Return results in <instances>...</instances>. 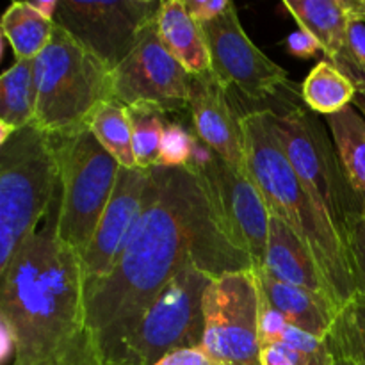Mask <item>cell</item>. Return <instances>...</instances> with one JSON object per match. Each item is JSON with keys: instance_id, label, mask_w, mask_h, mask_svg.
<instances>
[{"instance_id": "obj_1", "label": "cell", "mask_w": 365, "mask_h": 365, "mask_svg": "<svg viewBox=\"0 0 365 365\" xmlns=\"http://www.w3.org/2000/svg\"><path fill=\"white\" fill-rule=\"evenodd\" d=\"M150 170L145 209L123 253L106 278L86 287L88 327L103 362L160 291L187 267L198 266L212 277L255 269L223 234L187 166Z\"/></svg>"}, {"instance_id": "obj_2", "label": "cell", "mask_w": 365, "mask_h": 365, "mask_svg": "<svg viewBox=\"0 0 365 365\" xmlns=\"http://www.w3.org/2000/svg\"><path fill=\"white\" fill-rule=\"evenodd\" d=\"M56 210L0 273L9 365H106L88 327L81 257L57 239Z\"/></svg>"}, {"instance_id": "obj_3", "label": "cell", "mask_w": 365, "mask_h": 365, "mask_svg": "<svg viewBox=\"0 0 365 365\" xmlns=\"http://www.w3.org/2000/svg\"><path fill=\"white\" fill-rule=\"evenodd\" d=\"M241 128L248 177L262 195L269 216L287 225L310 250L341 310L356 292L348 250L317 216L274 132L273 113L259 109L241 114Z\"/></svg>"}, {"instance_id": "obj_4", "label": "cell", "mask_w": 365, "mask_h": 365, "mask_svg": "<svg viewBox=\"0 0 365 365\" xmlns=\"http://www.w3.org/2000/svg\"><path fill=\"white\" fill-rule=\"evenodd\" d=\"M61 175L52 135L36 125L0 141V273L48 220L59 200Z\"/></svg>"}, {"instance_id": "obj_5", "label": "cell", "mask_w": 365, "mask_h": 365, "mask_svg": "<svg viewBox=\"0 0 365 365\" xmlns=\"http://www.w3.org/2000/svg\"><path fill=\"white\" fill-rule=\"evenodd\" d=\"M34 71V125L52 138L89 127L96 110L113 100V70L57 24Z\"/></svg>"}, {"instance_id": "obj_6", "label": "cell", "mask_w": 365, "mask_h": 365, "mask_svg": "<svg viewBox=\"0 0 365 365\" xmlns=\"http://www.w3.org/2000/svg\"><path fill=\"white\" fill-rule=\"evenodd\" d=\"M210 273L191 266L173 278L130 330L114 344L107 365H155L180 349L202 348L205 337L203 296Z\"/></svg>"}, {"instance_id": "obj_7", "label": "cell", "mask_w": 365, "mask_h": 365, "mask_svg": "<svg viewBox=\"0 0 365 365\" xmlns=\"http://www.w3.org/2000/svg\"><path fill=\"white\" fill-rule=\"evenodd\" d=\"M280 145L324 227L346 246L349 217L362 212V198L346 178L327 128L303 107L271 109Z\"/></svg>"}, {"instance_id": "obj_8", "label": "cell", "mask_w": 365, "mask_h": 365, "mask_svg": "<svg viewBox=\"0 0 365 365\" xmlns=\"http://www.w3.org/2000/svg\"><path fill=\"white\" fill-rule=\"evenodd\" d=\"M53 143L61 175L56 235L82 259L109 205L121 166L89 127L57 135Z\"/></svg>"}, {"instance_id": "obj_9", "label": "cell", "mask_w": 365, "mask_h": 365, "mask_svg": "<svg viewBox=\"0 0 365 365\" xmlns=\"http://www.w3.org/2000/svg\"><path fill=\"white\" fill-rule=\"evenodd\" d=\"M187 168L198 178L223 234L250 257L255 269H262L271 216L252 178L232 170L196 134Z\"/></svg>"}, {"instance_id": "obj_10", "label": "cell", "mask_w": 365, "mask_h": 365, "mask_svg": "<svg viewBox=\"0 0 365 365\" xmlns=\"http://www.w3.org/2000/svg\"><path fill=\"white\" fill-rule=\"evenodd\" d=\"M202 348L221 365H260V289L255 269L212 278L203 296Z\"/></svg>"}, {"instance_id": "obj_11", "label": "cell", "mask_w": 365, "mask_h": 365, "mask_svg": "<svg viewBox=\"0 0 365 365\" xmlns=\"http://www.w3.org/2000/svg\"><path fill=\"white\" fill-rule=\"evenodd\" d=\"M160 4L157 0H59L53 21L114 70L132 52L143 31L155 24Z\"/></svg>"}, {"instance_id": "obj_12", "label": "cell", "mask_w": 365, "mask_h": 365, "mask_svg": "<svg viewBox=\"0 0 365 365\" xmlns=\"http://www.w3.org/2000/svg\"><path fill=\"white\" fill-rule=\"evenodd\" d=\"M191 84L192 75L166 48L155 21L113 70V100L125 107L146 103L166 114L178 113L189 109Z\"/></svg>"}, {"instance_id": "obj_13", "label": "cell", "mask_w": 365, "mask_h": 365, "mask_svg": "<svg viewBox=\"0 0 365 365\" xmlns=\"http://www.w3.org/2000/svg\"><path fill=\"white\" fill-rule=\"evenodd\" d=\"M212 73L227 89L235 88L252 102L274 96L289 84L285 68L271 61L242 29L235 4L209 24H202Z\"/></svg>"}, {"instance_id": "obj_14", "label": "cell", "mask_w": 365, "mask_h": 365, "mask_svg": "<svg viewBox=\"0 0 365 365\" xmlns=\"http://www.w3.org/2000/svg\"><path fill=\"white\" fill-rule=\"evenodd\" d=\"M150 177L152 170H120L109 205L81 259L86 287L106 278L123 253L128 237L145 209Z\"/></svg>"}, {"instance_id": "obj_15", "label": "cell", "mask_w": 365, "mask_h": 365, "mask_svg": "<svg viewBox=\"0 0 365 365\" xmlns=\"http://www.w3.org/2000/svg\"><path fill=\"white\" fill-rule=\"evenodd\" d=\"M189 113L196 138L214 150L232 170L248 175L241 116L232 107L228 89L212 71L192 77Z\"/></svg>"}, {"instance_id": "obj_16", "label": "cell", "mask_w": 365, "mask_h": 365, "mask_svg": "<svg viewBox=\"0 0 365 365\" xmlns=\"http://www.w3.org/2000/svg\"><path fill=\"white\" fill-rule=\"evenodd\" d=\"M299 29L321 45L327 61L337 66L353 20H365V0H285Z\"/></svg>"}, {"instance_id": "obj_17", "label": "cell", "mask_w": 365, "mask_h": 365, "mask_svg": "<svg viewBox=\"0 0 365 365\" xmlns=\"http://www.w3.org/2000/svg\"><path fill=\"white\" fill-rule=\"evenodd\" d=\"M262 271L277 280L309 289L335 303L323 271L319 269L310 250L287 225L273 216L269 220V237H267L266 262Z\"/></svg>"}, {"instance_id": "obj_18", "label": "cell", "mask_w": 365, "mask_h": 365, "mask_svg": "<svg viewBox=\"0 0 365 365\" xmlns=\"http://www.w3.org/2000/svg\"><path fill=\"white\" fill-rule=\"evenodd\" d=\"M255 274L266 302L278 310L289 324L316 337H328L339 314V309L331 299L309 289L277 280L262 269H255Z\"/></svg>"}, {"instance_id": "obj_19", "label": "cell", "mask_w": 365, "mask_h": 365, "mask_svg": "<svg viewBox=\"0 0 365 365\" xmlns=\"http://www.w3.org/2000/svg\"><path fill=\"white\" fill-rule=\"evenodd\" d=\"M157 31L171 56L192 77L212 71L205 31L189 13L184 0H164L160 4Z\"/></svg>"}, {"instance_id": "obj_20", "label": "cell", "mask_w": 365, "mask_h": 365, "mask_svg": "<svg viewBox=\"0 0 365 365\" xmlns=\"http://www.w3.org/2000/svg\"><path fill=\"white\" fill-rule=\"evenodd\" d=\"M38 107L34 61H16L0 77V141L34 125Z\"/></svg>"}, {"instance_id": "obj_21", "label": "cell", "mask_w": 365, "mask_h": 365, "mask_svg": "<svg viewBox=\"0 0 365 365\" xmlns=\"http://www.w3.org/2000/svg\"><path fill=\"white\" fill-rule=\"evenodd\" d=\"M324 120L349 185L365 198V118L348 106Z\"/></svg>"}, {"instance_id": "obj_22", "label": "cell", "mask_w": 365, "mask_h": 365, "mask_svg": "<svg viewBox=\"0 0 365 365\" xmlns=\"http://www.w3.org/2000/svg\"><path fill=\"white\" fill-rule=\"evenodd\" d=\"M56 21L39 14L29 2H13L2 14V36L16 61H34L52 38Z\"/></svg>"}, {"instance_id": "obj_23", "label": "cell", "mask_w": 365, "mask_h": 365, "mask_svg": "<svg viewBox=\"0 0 365 365\" xmlns=\"http://www.w3.org/2000/svg\"><path fill=\"white\" fill-rule=\"evenodd\" d=\"M302 93L310 110L330 116L351 106L356 88L349 77H346L330 61L324 59L312 68L303 82Z\"/></svg>"}, {"instance_id": "obj_24", "label": "cell", "mask_w": 365, "mask_h": 365, "mask_svg": "<svg viewBox=\"0 0 365 365\" xmlns=\"http://www.w3.org/2000/svg\"><path fill=\"white\" fill-rule=\"evenodd\" d=\"M89 128L100 141V145L118 160L121 168H127V170L138 168L134 146H132V127L127 107L114 100L103 103L93 116Z\"/></svg>"}, {"instance_id": "obj_25", "label": "cell", "mask_w": 365, "mask_h": 365, "mask_svg": "<svg viewBox=\"0 0 365 365\" xmlns=\"http://www.w3.org/2000/svg\"><path fill=\"white\" fill-rule=\"evenodd\" d=\"M331 355H341L365 365V296L355 292L339 310L327 337Z\"/></svg>"}, {"instance_id": "obj_26", "label": "cell", "mask_w": 365, "mask_h": 365, "mask_svg": "<svg viewBox=\"0 0 365 365\" xmlns=\"http://www.w3.org/2000/svg\"><path fill=\"white\" fill-rule=\"evenodd\" d=\"M132 127V146L138 168L150 170L160 163V143L166 128V113L153 106L138 103L127 107Z\"/></svg>"}, {"instance_id": "obj_27", "label": "cell", "mask_w": 365, "mask_h": 365, "mask_svg": "<svg viewBox=\"0 0 365 365\" xmlns=\"http://www.w3.org/2000/svg\"><path fill=\"white\" fill-rule=\"evenodd\" d=\"M274 346H280L287 351L292 362L296 365H331L334 356H331L330 348L327 344V339L316 337L299 328L287 324L284 334L280 335Z\"/></svg>"}, {"instance_id": "obj_28", "label": "cell", "mask_w": 365, "mask_h": 365, "mask_svg": "<svg viewBox=\"0 0 365 365\" xmlns=\"http://www.w3.org/2000/svg\"><path fill=\"white\" fill-rule=\"evenodd\" d=\"M335 68L355 84L356 91L365 88V20H353L348 29V43Z\"/></svg>"}, {"instance_id": "obj_29", "label": "cell", "mask_w": 365, "mask_h": 365, "mask_svg": "<svg viewBox=\"0 0 365 365\" xmlns=\"http://www.w3.org/2000/svg\"><path fill=\"white\" fill-rule=\"evenodd\" d=\"M195 132H189L177 121H168L160 143L159 166L180 168L187 166L192 152Z\"/></svg>"}, {"instance_id": "obj_30", "label": "cell", "mask_w": 365, "mask_h": 365, "mask_svg": "<svg viewBox=\"0 0 365 365\" xmlns=\"http://www.w3.org/2000/svg\"><path fill=\"white\" fill-rule=\"evenodd\" d=\"M346 250L356 292L365 296V214L349 217L346 228Z\"/></svg>"}, {"instance_id": "obj_31", "label": "cell", "mask_w": 365, "mask_h": 365, "mask_svg": "<svg viewBox=\"0 0 365 365\" xmlns=\"http://www.w3.org/2000/svg\"><path fill=\"white\" fill-rule=\"evenodd\" d=\"M287 324H289L287 319H285L278 310H274L273 307L266 302L262 292H260V319H259L260 346L266 348V346L277 344L278 339H280V335L284 334Z\"/></svg>"}, {"instance_id": "obj_32", "label": "cell", "mask_w": 365, "mask_h": 365, "mask_svg": "<svg viewBox=\"0 0 365 365\" xmlns=\"http://www.w3.org/2000/svg\"><path fill=\"white\" fill-rule=\"evenodd\" d=\"M184 4L196 21L209 24L225 13L232 2L230 0H184Z\"/></svg>"}, {"instance_id": "obj_33", "label": "cell", "mask_w": 365, "mask_h": 365, "mask_svg": "<svg viewBox=\"0 0 365 365\" xmlns=\"http://www.w3.org/2000/svg\"><path fill=\"white\" fill-rule=\"evenodd\" d=\"M155 365H221V364H217L216 360H214L203 348H195V349H180V351L171 353V355H168L166 359H163Z\"/></svg>"}, {"instance_id": "obj_34", "label": "cell", "mask_w": 365, "mask_h": 365, "mask_svg": "<svg viewBox=\"0 0 365 365\" xmlns=\"http://www.w3.org/2000/svg\"><path fill=\"white\" fill-rule=\"evenodd\" d=\"M287 52L291 56L298 57V59H310L312 56H316L321 50V45L309 34V32L302 31L299 29L298 32L291 34L287 38Z\"/></svg>"}, {"instance_id": "obj_35", "label": "cell", "mask_w": 365, "mask_h": 365, "mask_svg": "<svg viewBox=\"0 0 365 365\" xmlns=\"http://www.w3.org/2000/svg\"><path fill=\"white\" fill-rule=\"evenodd\" d=\"M260 365H296L280 346H266L260 351Z\"/></svg>"}, {"instance_id": "obj_36", "label": "cell", "mask_w": 365, "mask_h": 365, "mask_svg": "<svg viewBox=\"0 0 365 365\" xmlns=\"http://www.w3.org/2000/svg\"><path fill=\"white\" fill-rule=\"evenodd\" d=\"M39 14H43L48 20H56L57 7H59V0H36V2H29Z\"/></svg>"}, {"instance_id": "obj_37", "label": "cell", "mask_w": 365, "mask_h": 365, "mask_svg": "<svg viewBox=\"0 0 365 365\" xmlns=\"http://www.w3.org/2000/svg\"><path fill=\"white\" fill-rule=\"evenodd\" d=\"M351 106L355 107V109L359 110V113L365 118V88L364 89H359V91H356L355 100H353Z\"/></svg>"}, {"instance_id": "obj_38", "label": "cell", "mask_w": 365, "mask_h": 365, "mask_svg": "<svg viewBox=\"0 0 365 365\" xmlns=\"http://www.w3.org/2000/svg\"><path fill=\"white\" fill-rule=\"evenodd\" d=\"M331 356H334V364L331 365H360L356 364L355 360L346 359V356H341V355H331Z\"/></svg>"}, {"instance_id": "obj_39", "label": "cell", "mask_w": 365, "mask_h": 365, "mask_svg": "<svg viewBox=\"0 0 365 365\" xmlns=\"http://www.w3.org/2000/svg\"><path fill=\"white\" fill-rule=\"evenodd\" d=\"M362 212L365 214V198H362Z\"/></svg>"}]
</instances>
